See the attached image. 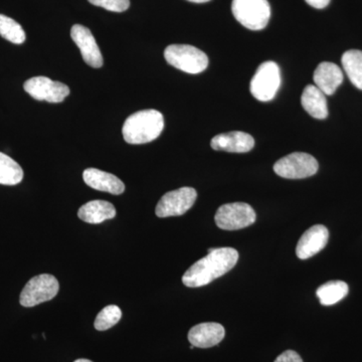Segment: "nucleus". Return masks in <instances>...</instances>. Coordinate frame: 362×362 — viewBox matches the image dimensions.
<instances>
[{
	"mask_svg": "<svg viewBox=\"0 0 362 362\" xmlns=\"http://www.w3.org/2000/svg\"><path fill=\"white\" fill-rule=\"evenodd\" d=\"M209 254L190 267L182 277L187 287L199 288L209 285L237 265L239 252L233 247L207 250Z\"/></svg>",
	"mask_w": 362,
	"mask_h": 362,
	"instance_id": "1",
	"label": "nucleus"
},
{
	"mask_svg": "<svg viewBox=\"0 0 362 362\" xmlns=\"http://www.w3.org/2000/svg\"><path fill=\"white\" fill-rule=\"evenodd\" d=\"M164 128L163 115L157 110L136 112L126 119L123 137L129 144H145L156 140Z\"/></svg>",
	"mask_w": 362,
	"mask_h": 362,
	"instance_id": "2",
	"label": "nucleus"
},
{
	"mask_svg": "<svg viewBox=\"0 0 362 362\" xmlns=\"http://www.w3.org/2000/svg\"><path fill=\"white\" fill-rule=\"evenodd\" d=\"M232 11L235 20L251 30H264L271 18L268 0H233Z\"/></svg>",
	"mask_w": 362,
	"mask_h": 362,
	"instance_id": "3",
	"label": "nucleus"
},
{
	"mask_svg": "<svg viewBox=\"0 0 362 362\" xmlns=\"http://www.w3.org/2000/svg\"><path fill=\"white\" fill-rule=\"evenodd\" d=\"M169 65L187 74L202 73L209 66V58L197 47L188 45H171L164 51Z\"/></svg>",
	"mask_w": 362,
	"mask_h": 362,
	"instance_id": "4",
	"label": "nucleus"
},
{
	"mask_svg": "<svg viewBox=\"0 0 362 362\" xmlns=\"http://www.w3.org/2000/svg\"><path fill=\"white\" fill-rule=\"evenodd\" d=\"M281 86V71L275 62L261 64L252 77L250 90L252 96L261 102H269L275 98Z\"/></svg>",
	"mask_w": 362,
	"mask_h": 362,
	"instance_id": "5",
	"label": "nucleus"
},
{
	"mask_svg": "<svg viewBox=\"0 0 362 362\" xmlns=\"http://www.w3.org/2000/svg\"><path fill=\"white\" fill-rule=\"evenodd\" d=\"M318 162L313 156L304 152H294L279 159L274 165L276 175L287 180H303L316 175Z\"/></svg>",
	"mask_w": 362,
	"mask_h": 362,
	"instance_id": "6",
	"label": "nucleus"
},
{
	"mask_svg": "<svg viewBox=\"0 0 362 362\" xmlns=\"http://www.w3.org/2000/svg\"><path fill=\"white\" fill-rule=\"evenodd\" d=\"M59 290L58 280L49 274L35 276L28 281L21 293L20 302L23 307H35L51 301Z\"/></svg>",
	"mask_w": 362,
	"mask_h": 362,
	"instance_id": "7",
	"label": "nucleus"
},
{
	"mask_svg": "<svg viewBox=\"0 0 362 362\" xmlns=\"http://www.w3.org/2000/svg\"><path fill=\"white\" fill-rule=\"evenodd\" d=\"M257 214L250 204L233 202L221 206L216 211L214 221L221 230H237L247 228L256 221Z\"/></svg>",
	"mask_w": 362,
	"mask_h": 362,
	"instance_id": "8",
	"label": "nucleus"
},
{
	"mask_svg": "<svg viewBox=\"0 0 362 362\" xmlns=\"http://www.w3.org/2000/svg\"><path fill=\"white\" fill-rule=\"evenodd\" d=\"M197 197V190L192 187H181L169 192L157 204L156 216L158 218L182 216L192 209Z\"/></svg>",
	"mask_w": 362,
	"mask_h": 362,
	"instance_id": "9",
	"label": "nucleus"
},
{
	"mask_svg": "<svg viewBox=\"0 0 362 362\" xmlns=\"http://www.w3.org/2000/svg\"><path fill=\"white\" fill-rule=\"evenodd\" d=\"M25 90L33 99L49 103H61L70 94L68 86L47 77H35L26 81Z\"/></svg>",
	"mask_w": 362,
	"mask_h": 362,
	"instance_id": "10",
	"label": "nucleus"
},
{
	"mask_svg": "<svg viewBox=\"0 0 362 362\" xmlns=\"http://www.w3.org/2000/svg\"><path fill=\"white\" fill-rule=\"evenodd\" d=\"M71 37L82 52L86 64L96 69L103 66L101 51L89 28L81 25H75L71 28Z\"/></svg>",
	"mask_w": 362,
	"mask_h": 362,
	"instance_id": "11",
	"label": "nucleus"
},
{
	"mask_svg": "<svg viewBox=\"0 0 362 362\" xmlns=\"http://www.w3.org/2000/svg\"><path fill=\"white\" fill-rule=\"evenodd\" d=\"M329 240V232L322 225L311 226L303 233L298 242L296 255L298 258L307 259L322 251Z\"/></svg>",
	"mask_w": 362,
	"mask_h": 362,
	"instance_id": "12",
	"label": "nucleus"
},
{
	"mask_svg": "<svg viewBox=\"0 0 362 362\" xmlns=\"http://www.w3.org/2000/svg\"><path fill=\"white\" fill-rule=\"evenodd\" d=\"M211 148L216 151L230 152V153H247L255 146V139L252 135L242 131L223 133L214 136L211 141Z\"/></svg>",
	"mask_w": 362,
	"mask_h": 362,
	"instance_id": "13",
	"label": "nucleus"
},
{
	"mask_svg": "<svg viewBox=\"0 0 362 362\" xmlns=\"http://www.w3.org/2000/svg\"><path fill=\"white\" fill-rule=\"evenodd\" d=\"M226 330L221 324L206 322L197 324L188 332L190 344L199 349H211L225 338Z\"/></svg>",
	"mask_w": 362,
	"mask_h": 362,
	"instance_id": "14",
	"label": "nucleus"
},
{
	"mask_svg": "<svg viewBox=\"0 0 362 362\" xmlns=\"http://www.w3.org/2000/svg\"><path fill=\"white\" fill-rule=\"evenodd\" d=\"M343 78L344 76L341 69L337 64L329 62L319 64L313 75L316 87L322 90L326 96H331L337 92L338 87L342 84Z\"/></svg>",
	"mask_w": 362,
	"mask_h": 362,
	"instance_id": "15",
	"label": "nucleus"
},
{
	"mask_svg": "<svg viewBox=\"0 0 362 362\" xmlns=\"http://www.w3.org/2000/svg\"><path fill=\"white\" fill-rule=\"evenodd\" d=\"M86 185L100 192H109L112 194H121L125 190L123 181L111 173H105L97 168L86 169L83 173Z\"/></svg>",
	"mask_w": 362,
	"mask_h": 362,
	"instance_id": "16",
	"label": "nucleus"
},
{
	"mask_svg": "<svg viewBox=\"0 0 362 362\" xmlns=\"http://www.w3.org/2000/svg\"><path fill=\"white\" fill-rule=\"evenodd\" d=\"M301 104L304 110L313 118L323 120L328 117V106L326 95L315 85L305 87L301 96Z\"/></svg>",
	"mask_w": 362,
	"mask_h": 362,
	"instance_id": "17",
	"label": "nucleus"
},
{
	"mask_svg": "<svg viewBox=\"0 0 362 362\" xmlns=\"http://www.w3.org/2000/svg\"><path fill=\"white\" fill-rule=\"evenodd\" d=\"M115 206L105 201H92L81 206L78 211L80 220L88 223L98 225L107 220L115 218Z\"/></svg>",
	"mask_w": 362,
	"mask_h": 362,
	"instance_id": "18",
	"label": "nucleus"
},
{
	"mask_svg": "<svg viewBox=\"0 0 362 362\" xmlns=\"http://www.w3.org/2000/svg\"><path fill=\"white\" fill-rule=\"evenodd\" d=\"M349 288L343 281H329L317 289L316 295L324 306H331L341 301L349 294Z\"/></svg>",
	"mask_w": 362,
	"mask_h": 362,
	"instance_id": "19",
	"label": "nucleus"
},
{
	"mask_svg": "<svg viewBox=\"0 0 362 362\" xmlns=\"http://www.w3.org/2000/svg\"><path fill=\"white\" fill-rule=\"evenodd\" d=\"M341 63L347 77L357 89L362 90V51L349 49L343 54Z\"/></svg>",
	"mask_w": 362,
	"mask_h": 362,
	"instance_id": "20",
	"label": "nucleus"
},
{
	"mask_svg": "<svg viewBox=\"0 0 362 362\" xmlns=\"http://www.w3.org/2000/svg\"><path fill=\"white\" fill-rule=\"evenodd\" d=\"M23 178V170L18 162L0 152V185H16Z\"/></svg>",
	"mask_w": 362,
	"mask_h": 362,
	"instance_id": "21",
	"label": "nucleus"
},
{
	"mask_svg": "<svg viewBox=\"0 0 362 362\" xmlns=\"http://www.w3.org/2000/svg\"><path fill=\"white\" fill-rule=\"evenodd\" d=\"M0 35L16 45L23 44L25 40V30L20 23L4 14H0Z\"/></svg>",
	"mask_w": 362,
	"mask_h": 362,
	"instance_id": "22",
	"label": "nucleus"
},
{
	"mask_svg": "<svg viewBox=\"0 0 362 362\" xmlns=\"http://www.w3.org/2000/svg\"><path fill=\"white\" fill-rule=\"evenodd\" d=\"M122 318V311L116 305H109L100 312L95 320L94 326L98 331L110 329Z\"/></svg>",
	"mask_w": 362,
	"mask_h": 362,
	"instance_id": "23",
	"label": "nucleus"
},
{
	"mask_svg": "<svg viewBox=\"0 0 362 362\" xmlns=\"http://www.w3.org/2000/svg\"><path fill=\"white\" fill-rule=\"evenodd\" d=\"M94 6L103 7L109 11L114 13H123L130 6L129 0H88Z\"/></svg>",
	"mask_w": 362,
	"mask_h": 362,
	"instance_id": "24",
	"label": "nucleus"
},
{
	"mask_svg": "<svg viewBox=\"0 0 362 362\" xmlns=\"http://www.w3.org/2000/svg\"><path fill=\"white\" fill-rule=\"evenodd\" d=\"M274 362H303V361H302L301 356L294 350H287V351L280 354Z\"/></svg>",
	"mask_w": 362,
	"mask_h": 362,
	"instance_id": "25",
	"label": "nucleus"
},
{
	"mask_svg": "<svg viewBox=\"0 0 362 362\" xmlns=\"http://www.w3.org/2000/svg\"><path fill=\"white\" fill-rule=\"evenodd\" d=\"M309 6L317 9L325 8L330 4L331 0H305Z\"/></svg>",
	"mask_w": 362,
	"mask_h": 362,
	"instance_id": "26",
	"label": "nucleus"
},
{
	"mask_svg": "<svg viewBox=\"0 0 362 362\" xmlns=\"http://www.w3.org/2000/svg\"><path fill=\"white\" fill-rule=\"evenodd\" d=\"M187 1L194 2V4H206V2L211 1V0H187Z\"/></svg>",
	"mask_w": 362,
	"mask_h": 362,
	"instance_id": "27",
	"label": "nucleus"
},
{
	"mask_svg": "<svg viewBox=\"0 0 362 362\" xmlns=\"http://www.w3.org/2000/svg\"><path fill=\"white\" fill-rule=\"evenodd\" d=\"M75 362H93V361H89V359L81 358V359H77V361H76Z\"/></svg>",
	"mask_w": 362,
	"mask_h": 362,
	"instance_id": "28",
	"label": "nucleus"
}]
</instances>
